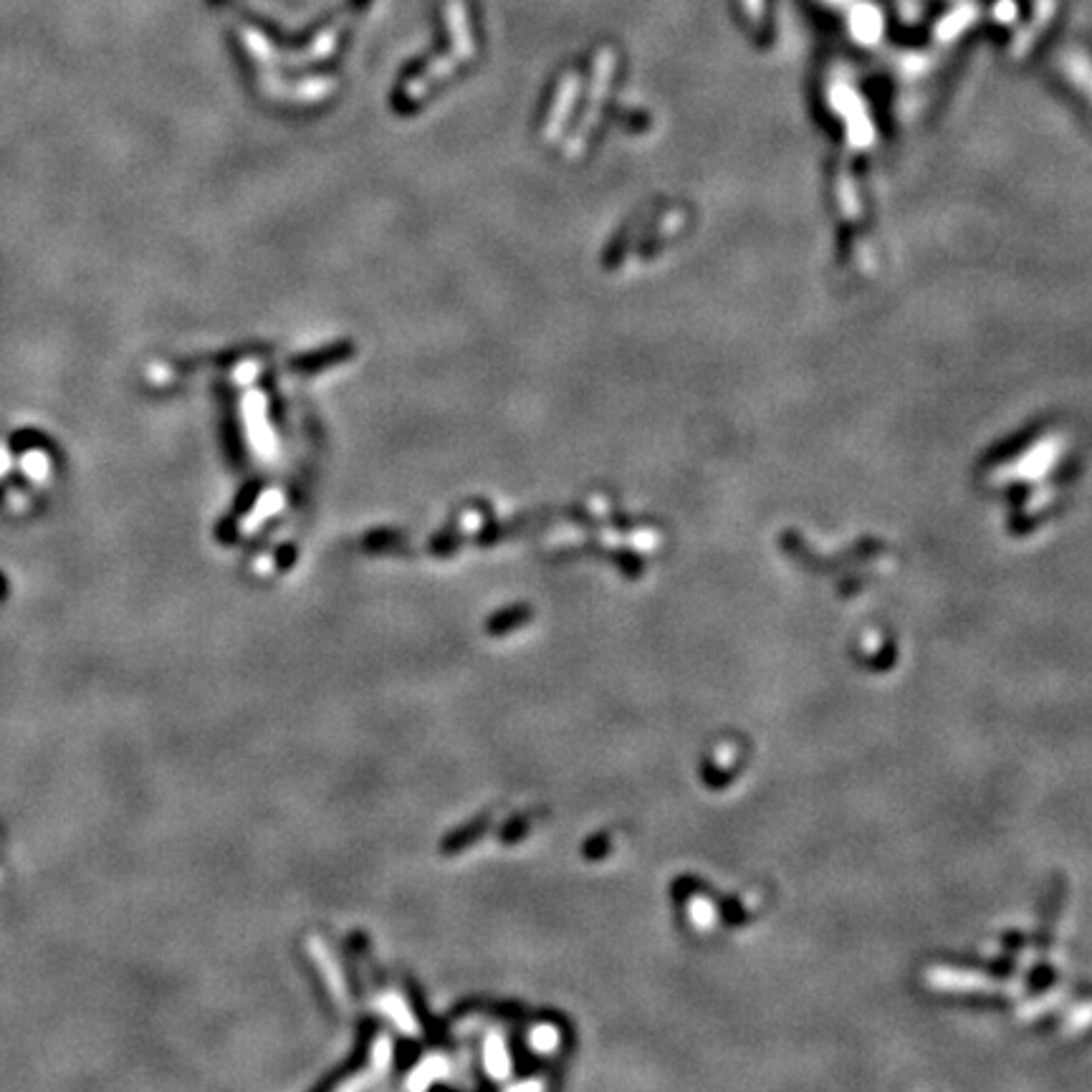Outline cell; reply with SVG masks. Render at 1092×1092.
I'll use <instances>...</instances> for the list:
<instances>
[{
	"mask_svg": "<svg viewBox=\"0 0 1092 1092\" xmlns=\"http://www.w3.org/2000/svg\"><path fill=\"white\" fill-rule=\"evenodd\" d=\"M11 470V453H8V448H3L0 445V478Z\"/></svg>",
	"mask_w": 1092,
	"mask_h": 1092,
	"instance_id": "obj_3",
	"label": "cell"
},
{
	"mask_svg": "<svg viewBox=\"0 0 1092 1092\" xmlns=\"http://www.w3.org/2000/svg\"><path fill=\"white\" fill-rule=\"evenodd\" d=\"M18 463H21L23 473L34 483H43L48 478V473H51V461H48V455L43 450H26Z\"/></svg>",
	"mask_w": 1092,
	"mask_h": 1092,
	"instance_id": "obj_1",
	"label": "cell"
},
{
	"mask_svg": "<svg viewBox=\"0 0 1092 1092\" xmlns=\"http://www.w3.org/2000/svg\"><path fill=\"white\" fill-rule=\"evenodd\" d=\"M531 1045H534L539 1052H551L559 1045V1034L551 1029V1027H536V1029L531 1031Z\"/></svg>",
	"mask_w": 1092,
	"mask_h": 1092,
	"instance_id": "obj_2",
	"label": "cell"
}]
</instances>
